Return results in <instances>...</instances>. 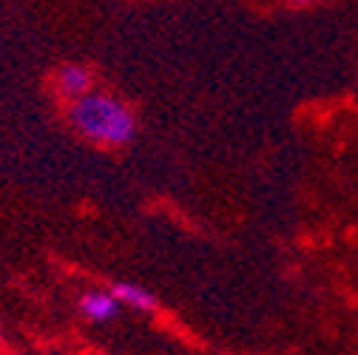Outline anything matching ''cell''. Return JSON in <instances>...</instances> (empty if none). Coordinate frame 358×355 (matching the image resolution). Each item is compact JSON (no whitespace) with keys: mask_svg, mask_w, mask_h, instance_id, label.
I'll use <instances>...</instances> for the list:
<instances>
[{"mask_svg":"<svg viewBox=\"0 0 358 355\" xmlns=\"http://www.w3.org/2000/svg\"><path fill=\"white\" fill-rule=\"evenodd\" d=\"M69 122L80 137L97 145H125L137 134V117L114 94L88 92L69 106Z\"/></svg>","mask_w":358,"mask_h":355,"instance_id":"6da1fadb","label":"cell"},{"mask_svg":"<svg viewBox=\"0 0 358 355\" xmlns=\"http://www.w3.org/2000/svg\"><path fill=\"white\" fill-rule=\"evenodd\" d=\"M120 307L122 304L114 298L111 290H88V293L80 296V313L94 324H106V321L117 319Z\"/></svg>","mask_w":358,"mask_h":355,"instance_id":"7a4b0ae2","label":"cell"},{"mask_svg":"<svg viewBox=\"0 0 358 355\" xmlns=\"http://www.w3.org/2000/svg\"><path fill=\"white\" fill-rule=\"evenodd\" d=\"M55 85H57V94L69 97V100H77L83 94H88L94 88V77L85 66H77V63H69L57 71L55 77Z\"/></svg>","mask_w":358,"mask_h":355,"instance_id":"3957f363","label":"cell"},{"mask_svg":"<svg viewBox=\"0 0 358 355\" xmlns=\"http://www.w3.org/2000/svg\"><path fill=\"white\" fill-rule=\"evenodd\" d=\"M111 293H114V298H117L122 307L140 310V313H154V310L159 307L151 290H145V287H140V284H134V282H114Z\"/></svg>","mask_w":358,"mask_h":355,"instance_id":"277c9868","label":"cell"},{"mask_svg":"<svg viewBox=\"0 0 358 355\" xmlns=\"http://www.w3.org/2000/svg\"><path fill=\"white\" fill-rule=\"evenodd\" d=\"M293 3H299V6H304V3H313V0H293Z\"/></svg>","mask_w":358,"mask_h":355,"instance_id":"5b68a950","label":"cell"},{"mask_svg":"<svg viewBox=\"0 0 358 355\" xmlns=\"http://www.w3.org/2000/svg\"><path fill=\"white\" fill-rule=\"evenodd\" d=\"M0 347H3V333H0Z\"/></svg>","mask_w":358,"mask_h":355,"instance_id":"8992f818","label":"cell"}]
</instances>
